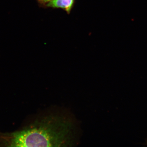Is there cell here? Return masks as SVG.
Returning <instances> with one entry per match:
<instances>
[{"label": "cell", "instance_id": "obj_1", "mask_svg": "<svg viewBox=\"0 0 147 147\" xmlns=\"http://www.w3.org/2000/svg\"><path fill=\"white\" fill-rule=\"evenodd\" d=\"M74 0H51L48 6L65 9L68 13L71 10Z\"/></svg>", "mask_w": 147, "mask_h": 147}, {"label": "cell", "instance_id": "obj_2", "mask_svg": "<svg viewBox=\"0 0 147 147\" xmlns=\"http://www.w3.org/2000/svg\"><path fill=\"white\" fill-rule=\"evenodd\" d=\"M42 1H44L46 2H47L50 1L51 0H42Z\"/></svg>", "mask_w": 147, "mask_h": 147}]
</instances>
